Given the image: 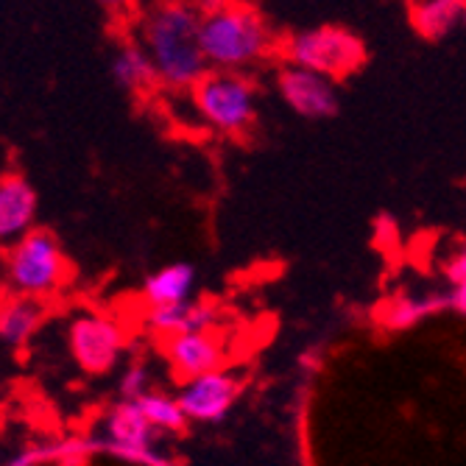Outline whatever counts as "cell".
<instances>
[{
	"mask_svg": "<svg viewBox=\"0 0 466 466\" xmlns=\"http://www.w3.org/2000/svg\"><path fill=\"white\" fill-rule=\"evenodd\" d=\"M201 20L190 0H162L146 15L140 42L165 87L190 90L209 70L201 48Z\"/></svg>",
	"mask_w": 466,
	"mask_h": 466,
	"instance_id": "cell-1",
	"label": "cell"
},
{
	"mask_svg": "<svg viewBox=\"0 0 466 466\" xmlns=\"http://www.w3.org/2000/svg\"><path fill=\"white\" fill-rule=\"evenodd\" d=\"M201 48L209 70L246 73L271 54L274 36L258 9L229 4L201 20Z\"/></svg>",
	"mask_w": 466,
	"mask_h": 466,
	"instance_id": "cell-2",
	"label": "cell"
},
{
	"mask_svg": "<svg viewBox=\"0 0 466 466\" xmlns=\"http://www.w3.org/2000/svg\"><path fill=\"white\" fill-rule=\"evenodd\" d=\"M187 93L198 120L227 137L246 135L260 112L258 84L238 70H207Z\"/></svg>",
	"mask_w": 466,
	"mask_h": 466,
	"instance_id": "cell-3",
	"label": "cell"
},
{
	"mask_svg": "<svg viewBox=\"0 0 466 466\" xmlns=\"http://www.w3.org/2000/svg\"><path fill=\"white\" fill-rule=\"evenodd\" d=\"M282 56L290 65H299L327 78L341 81L366 65L369 51L366 42L352 28L324 23L316 28L293 31L282 42Z\"/></svg>",
	"mask_w": 466,
	"mask_h": 466,
	"instance_id": "cell-4",
	"label": "cell"
},
{
	"mask_svg": "<svg viewBox=\"0 0 466 466\" xmlns=\"http://www.w3.org/2000/svg\"><path fill=\"white\" fill-rule=\"evenodd\" d=\"M6 274L23 296H48L67 277V258L48 229H31L6 254Z\"/></svg>",
	"mask_w": 466,
	"mask_h": 466,
	"instance_id": "cell-5",
	"label": "cell"
},
{
	"mask_svg": "<svg viewBox=\"0 0 466 466\" xmlns=\"http://www.w3.org/2000/svg\"><path fill=\"white\" fill-rule=\"evenodd\" d=\"M274 90L279 101L302 120H329L341 109V93H338L335 78L290 62L277 70Z\"/></svg>",
	"mask_w": 466,
	"mask_h": 466,
	"instance_id": "cell-6",
	"label": "cell"
},
{
	"mask_svg": "<svg viewBox=\"0 0 466 466\" xmlns=\"http://www.w3.org/2000/svg\"><path fill=\"white\" fill-rule=\"evenodd\" d=\"M39 198L23 174L0 177V248L15 246L34 229Z\"/></svg>",
	"mask_w": 466,
	"mask_h": 466,
	"instance_id": "cell-7",
	"label": "cell"
},
{
	"mask_svg": "<svg viewBox=\"0 0 466 466\" xmlns=\"http://www.w3.org/2000/svg\"><path fill=\"white\" fill-rule=\"evenodd\" d=\"M70 350L90 371H106L120 352V329L104 316H81L70 327Z\"/></svg>",
	"mask_w": 466,
	"mask_h": 466,
	"instance_id": "cell-8",
	"label": "cell"
},
{
	"mask_svg": "<svg viewBox=\"0 0 466 466\" xmlns=\"http://www.w3.org/2000/svg\"><path fill=\"white\" fill-rule=\"evenodd\" d=\"M410 28L425 42H444L466 28V0H413Z\"/></svg>",
	"mask_w": 466,
	"mask_h": 466,
	"instance_id": "cell-9",
	"label": "cell"
},
{
	"mask_svg": "<svg viewBox=\"0 0 466 466\" xmlns=\"http://www.w3.org/2000/svg\"><path fill=\"white\" fill-rule=\"evenodd\" d=\"M109 70H112L115 84L126 93H148L151 87L159 84L151 54L146 51L143 42H135V39L123 42V46L112 54Z\"/></svg>",
	"mask_w": 466,
	"mask_h": 466,
	"instance_id": "cell-10",
	"label": "cell"
},
{
	"mask_svg": "<svg viewBox=\"0 0 466 466\" xmlns=\"http://www.w3.org/2000/svg\"><path fill=\"white\" fill-rule=\"evenodd\" d=\"M196 288V271L187 263H174L165 266L157 274L146 279V299L151 308H167V305H182L190 299V293Z\"/></svg>",
	"mask_w": 466,
	"mask_h": 466,
	"instance_id": "cell-11",
	"label": "cell"
},
{
	"mask_svg": "<svg viewBox=\"0 0 466 466\" xmlns=\"http://www.w3.org/2000/svg\"><path fill=\"white\" fill-rule=\"evenodd\" d=\"M42 321V308L34 302V296H15V299L0 302V341L12 347L25 344L36 332Z\"/></svg>",
	"mask_w": 466,
	"mask_h": 466,
	"instance_id": "cell-12",
	"label": "cell"
},
{
	"mask_svg": "<svg viewBox=\"0 0 466 466\" xmlns=\"http://www.w3.org/2000/svg\"><path fill=\"white\" fill-rule=\"evenodd\" d=\"M109 433H112V439H115V444L120 450H129L132 452V450L148 447V441H151V421L143 413L140 402L137 405H120L112 413Z\"/></svg>",
	"mask_w": 466,
	"mask_h": 466,
	"instance_id": "cell-13",
	"label": "cell"
},
{
	"mask_svg": "<svg viewBox=\"0 0 466 466\" xmlns=\"http://www.w3.org/2000/svg\"><path fill=\"white\" fill-rule=\"evenodd\" d=\"M229 391L227 383L218 377H204L198 383H193L182 400V408L193 416H218L221 408L227 405Z\"/></svg>",
	"mask_w": 466,
	"mask_h": 466,
	"instance_id": "cell-14",
	"label": "cell"
},
{
	"mask_svg": "<svg viewBox=\"0 0 466 466\" xmlns=\"http://www.w3.org/2000/svg\"><path fill=\"white\" fill-rule=\"evenodd\" d=\"M174 358L190 369V371H201L204 366H209V360L216 358V350L213 344L207 341L204 335H196V332H182L174 344Z\"/></svg>",
	"mask_w": 466,
	"mask_h": 466,
	"instance_id": "cell-15",
	"label": "cell"
},
{
	"mask_svg": "<svg viewBox=\"0 0 466 466\" xmlns=\"http://www.w3.org/2000/svg\"><path fill=\"white\" fill-rule=\"evenodd\" d=\"M140 408L148 416L151 425H159V428H174V425H179V419H182V408H177L174 402H167V400L148 397V400L140 402Z\"/></svg>",
	"mask_w": 466,
	"mask_h": 466,
	"instance_id": "cell-16",
	"label": "cell"
},
{
	"mask_svg": "<svg viewBox=\"0 0 466 466\" xmlns=\"http://www.w3.org/2000/svg\"><path fill=\"white\" fill-rule=\"evenodd\" d=\"M447 277H450V282H452V288H455L452 302H455L461 310H466V251H461L458 258L450 263Z\"/></svg>",
	"mask_w": 466,
	"mask_h": 466,
	"instance_id": "cell-17",
	"label": "cell"
},
{
	"mask_svg": "<svg viewBox=\"0 0 466 466\" xmlns=\"http://www.w3.org/2000/svg\"><path fill=\"white\" fill-rule=\"evenodd\" d=\"M190 4L196 6V12L201 15V17H207V15H216V12H221V9H227L232 0H190Z\"/></svg>",
	"mask_w": 466,
	"mask_h": 466,
	"instance_id": "cell-18",
	"label": "cell"
},
{
	"mask_svg": "<svg viewBox=\"0 0 466 466\" xmlns=\"http://www.w3.org/2000/svg\"><path fill=\"white\" fill-rule=\"evenodd\" d=\"M39 461V455H34V452H25V455H17L9 466H34Z\"/></svg>",
	"mask_w": 466,
	"mask_h": 466,
	"instance_id": "cell-19",
	"label": "cell"
},
{
	"mask_svg": "<svg viewBox=\"0 0 466 466\" xmlns=\"http://www.w3.org/2000/svg\"><path fill=\"white\" fill-rule=\"evenodd\" d=\"M98 6H104V9H109V12H117V9H123L129 0H96Z\"/></svg>",
	"mask_w": 466,
	"mask_h": 466,
	"instance_id": "cell-20",
	"label": "cell"
}]
</instances>
